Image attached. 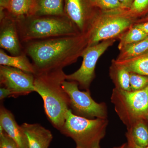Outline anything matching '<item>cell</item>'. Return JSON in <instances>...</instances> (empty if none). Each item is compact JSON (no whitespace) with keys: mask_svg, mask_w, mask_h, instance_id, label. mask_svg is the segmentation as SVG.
I'll list each match as a JSON object with an SVG mask.
<instances>
[{"mask_svg":"<svg viewBox=\"0 0 148 148\" xmlns=\"http://www.w3.org/2000/svg\"><path fill=\"white\" fill-rule=\"evenodd\" d=\"M36 73L49 71L75 63L88 47L87 34L36 40L22 43Z\"/></svg>","mask_w":148,"mask_h":148,"instance_id":"6da1fadb","label":"cell"},{"mask_svg":"<svg viewBox=\"0 0 148 148\" xmlns=\"http://www.w3.org/2000/svg\"><path fill=\"white\" fill-rule=\"evenodd\" d=\"M66 76L63 69L34 74L35 92L42 98L48 118L59 131L70 109L69 95L62 87Z\"/></svg>","mask_w":148,"mask_h":148,"instance_id":"7a4b0ae2","label":"cell"},{"mask_svg":"<svg viewBox=\"0 0 148 148\" xmlns=\"http://www.w3.org/2000/svg\"><path fill=\"white\" fill-rule=\"evenodd\" d=\"M16 21L22 43L80 34L66 15H30Z\"/></svg>","mask_w":148,"mask_h":148,"instance_id":"3957f363","label":"cell"},{"mask_svg":"<svg viewBox=\"0 0 148 148\" xmlns=\"http://www.w3.org/2000/svg\"><path fill=\"white\" fill-rule=\"evenodd\" d=\"M107 119H89L75 114L69 109L60 132L72 138L78 148H100L106 135Z\"/></svg>","mask_w":148,"mask_h":148,"instance_id":"277c9868","label":"cell"},{"mask_svg":"<svg viewBox=\"0 0 148 148\" xmlns=\"http://www.w3.org/2000/svg\"><path fill=\"white\" fill-rule=\"evenodd\" d=\"M111 101L116 112L127 129L136 122L147 120L148 86L137 91H126L114 88Z\"/></svg>","mask_w":148,"mask_h":148,"instance_id":"5b68a950","label":"cell"},{"mask_svg":"<svg viewBox=\"0 0 148 148\" xmlns=\"http://www.w3.org/2000/svg\"><path fill=\"white\" fill-rule=\"evenodd\" d=\"M134 18L125 10H100L87 32L88 47L112 39L130 28Z\"/></svg>","mask_w":148,"mask_h":148,"instance_id":"8992f818","label":"cell"},{"mask_svg":"<svg viewBox=\"0 0 148 148\" xmlns=\"http://www.w3.org/2000/svg\"><path fill=\"white\" fill-rule=\"evenodd\" d=\"M76 82L65 80L62 87L69 95L70 108L75 114L89 119H107L108 110L105 103L95 102L89 90L81 91Z\"/></svg>","mask_w":148,"mask_h":148,"instance_id":"52a82bcc","label":"cell"},{"mask_svg":"<svg viewBox=\"0 0 148 148\" xmlns=\"http://www.w3.org/2000/svg\"><path fill=\"white\" fill-rule=\"evenodd\" d=\"M114 42L113 39L106 40L87 47L82 54L83 61L81 66L73 73L66 75V80L76 82L80 87L88 90L95 76V66L98 59Z\"/></svg>","mask_w":148,"mask_h":148,"instance_id":"ba28073f","label":"cell"},{"mask_svg":"<svg viewBox=\"0 0 148 148\" xmlns=\"http://www.w3.org/2000/svg\"><path fill=\"white\" fill-rule=\"evenodd\" d=\"M64 13L78 32L86 34L100 10L91 0H64Z\"/></svg>","mask_w":148,"mask_h":148,"instance_id":"9c48e42d","label":"cell"},{"mask_svg":"<svg viewBox=\"0 0 148 148\" xmlns=\"http://www.w3.org/2000/svg\"><path fill=\"white\" fill-rule=\"evenodd\" d=\"M34 75L13 67L0 66V82L9 89L12 96L25 95L35 92Z\"/></svg>","mask_w":148,"mask_h":148,"instance_id":"30bf717a","label":"cell"},{"mask_svg":"<svg viewBox=\"0 0 148 148\" xmlns=\"http://www.w3.org/2000/svg\"><path fill=\"white\" fill-rule=\"evenodd\" d=\"M0 14V47L11 56L21 55L24 52L16 20L5 14Z\"/></svg>","mask_w":148,"mask_h":148,"instance_id":"8fae6325","label":"cell"},{"mask_svg":"<svg viewBox=\"0 0 148 148\" xmlns=\"http://www.w3.org/2000/svg\"><path fill=\"white\" fill-rule=\"evenodd\" d=\"M28 148H48L53 136L50 130L38 123H24L21 125Z\"/></svg>","mask_w":148,"mask_h":148,"instance_id":"7c38bea8","label":"cell"},{"mask_svg":"<svg viewBox=\"0 0 148 148\" xmlns=\"http://www.w3.org/2000/svg\"><path fill=\"white\" fill-rule=\"evenodd\" d=\"M0 126L16 143L18 148H28L21 125L17 124L12 113L2 106L0 108Z\"/></svg>","mask_w":148,"mask_h":148,"instance_id":"4fadbf2b","label":"cell"},{"mask_svg":"<svg viewBox=\"0 0 148 148\" xmlns=\"http://www.w3.org/2000/svg\"><path fill=\"white\" fill-rule=\"evenodd\" d=\"M33 0H0V14L18 20L32 15Z\"/></svg>","mask_w":148,"mask_h":148,"instance_id":"5bb4252c","label":"cell"},{"mask_svg":"<svg viewBox=\"0 0 148 148\" xmlns=\"http://www.w3.org/2000/svg\"><path fill=\"white\" fill-rule=\"evenodd\" d=\"M32 15L64 16V0H33Z\"/></svg>","mask_w":148,"mask_h":148,"instance_id":"9a60e30c","label":"cell"},{"mask_svg":"<svg viewBox=\"0 0 148 148\" xmlns=\"http://www.w3.org/2000/svg\"><path fill=\"white\" fill-rule=\"evenodd\" d=\"M0 65L20 69L27 73L35 74L36 71L28 56L25 53L18 56H10L3 49H0Z\"/></svg>","mask_w":148,"mask_h":148,"instance_id":"2e32d148","label":"cell"},{"mask_svg":"<svg viewBox=\"0 0 148 148\" xmlns=\"http://www.w3.org/2000/svg\"><path fill=\"white\" fill-rule=\"evenodd\" d=\"M114 63L125 67L129 72L148 77V52L127 60H115Z\"/></svg>","mask_w":148,"mask_h":148,"instance_id":"e0dca14e","label":"cell"},{"mask_svg":"<svg viewBox=\"0 0 148 148\" xmlns=\"http://www.w3.org/2000/svg\"><path fill=\"white\" fill-rule=\"evenodd\" d=\"M110 75L115 88L126 91L131 90L130 72L125 67L113 62L111 67Z\"/></svg>","mask_w":148,"mask_h":148,"instance_id":"ac0fdd59","label":"cell"},{"mask_svg":"<svg viewBox=\"0 0 148 148\" xmlns=\"http://www.w3.org/2000/svg\"><path fill=\"white\" fill-rule=\"evenodd\" d=\"M145 121L136 122L130 128L127 129L126 133L136 145L142 147L148 146V127Z\"/></svg>","mask_w":148,"mask_h":148,"instance_id":"d6986e66","label":"cell"},{"mask_svg":"<svg viewBox=\"0 0 148 148\" xmlns=\"http://www.w3.org/2000/svg\"><path fill=\"white\" fill-rule=\"evenodd\" d=\"M117 60H127L141 55L148 50V36L145 39L122 48Z\"/></svg>","mask_w":148,"mask_h":148,"instance_id":"ffe728a7","label":"cell"},{"mask_svg":"<svg viewBox=\"0 0 148 148\" xmlns=\"http://www.w3.org/2000/svg\"><path fill=\"white\" fill-rule=\"evenodd\" d=\"M148 36V34L134 26L122 36L119 48L121 49L125 45L139 42L145 39Z\"/></svg>","mask_w":148,"mask_h":148,"instance_id":"44dd1931","label":"cell"},{"mask_svg":"<svg viewBox=\"0 0 148 148\" xmlns=\"http://www.w3.org/2000/svg\"><path fill=\"white\" fill-rule=\"evenodd\" d=\"M91 1L95 8L102 11L123 9L119 0H91Z\"/></svg>","mask_w":148,"mask_h":148,"instance_id":"7402d4cb","label":"cell"},{"mask_svg":"<svg viewBox=\"0 0 148 148\" xmlns=\"http://www.w3.org/2000/svg\"><path fill=\"white\" fill-rule=\"evenodd\" d=\"M125 11L134 18L145 14L148 12V0H135L130 9Z\"/></svg>","mask_w":148,"mask_h":148,"instance_id":"603a6c76","label":"cell"},{"mask_svg":"<svg viewBox=\"0 0 148 148\" xmlns=\"http://www.w3.org/2000/svg\"><path fill=\"white\" fill-rule=\"evenodd\" d=\"M130 87L132 91L142 90L148 86V77L130 72Z\"/></svg>","mask_w":148,"mask_h":148,"instance_id":"cb8c5ba5","label":"cell"},{"mask_svg":"<svg viewBox=\"0 0 148 148\" xmlns=\"http://www.w3.org/2000/svg\"><path fill=\"white\" fill-rule=\"evenodd\" d=\"M0 148H18L16 143L0 126Z\"/></svg>","mask_w":148,"mask_h":148,"instance_id":"d4e9b609","label":"cell"},{"mask_svg":"<svg viewBox=\"0 0 148 148\" xmlns=\"http://www.w3.org/2000/svg\"><path fill=\"white\" fill-rule=\"evenodd\" d=\"M125 136L127 139V143H125V148H148V146L146 147H142L138 145L133 142V140L129 135L125 134Z\"/></svg>","mask_w":148,"mask_h":148,"instance_id":"484cf974","label":"cell"},{"mask_svg":"<svg viewBox=\"0 0 148 148\" xmlns=\"http://www.w3.org/2000/svg\"><path fill=\"white\" fill-rule=\"evenodd\" d=\"M9 96H12V93L9 89L5 87L0 88V100H3Z\"/></svg>","mask_w":148,"mask_h":148,"instance_id":"4316f807","label":"cell"},{"mask_svg":"<svg viewBox=\"0 0 148 148\" xmlns=\"http://www.w3.org/2000/svg\"><path fill=\"white\" fill-rule=\"evenodd\" d=\"M123 10H128L132 6L135 0H119Z\"/></svg>","mask_w":148,"mask_h":148,"instance_id":"83f0119b","label":"cell"},{"mask_svg":"<svg viewBox=\"0 0 148 148\" xmlns=\"http://www.w3.org/2000/svg\"><path fill=\"white\" fill-rule=\"evenodd\" d=\"M134 26L143 30V32L148 34V21L145 23L136 24Z\"/></svg>","mask_w":148,"mask_h":148,"instance_id":"f1b7e54d","label":"cell"},{"mask_svg":"<svg viewBox=\"0 0 148 148\" xmlns=\"http://www.w3.org/2000/svg\"><path fill=\"white\" fill-rule=\"evenodd\" d=\"M125 143H124V144H123L122 145H121V146H119V147H114V148H125Z\"/></svg>","mask_w":148,"mask_h":148,"instance_id":"f546056e","label":"cell"},{"mask_svg":"<svg viewBox=\"0 0 148 148\" xmlns=\"http://www.w3.org/2000/svg\"><path fill=\"white\" fill-rule=\"evenodd\" d=\"M143 21H148V16L147 17H146L145 18H144V19H143Z\"/></svg>","mask_w":148,"mask_h":148,"instance_id":"4dcf8cb0","label":"cell"},{"mask_svg":"<svg viewBox=\"0 0 148 148\" xmlns=\"http://www.w3.org/2000/svg\"><path fill=\"white\" fill-rule=\"evenodd\" d=\"M147 120L148 121V116L147 117Z\"/></svg>","mask_w":148,"mask_h":148,"instance_id":"1f68e13d","label":"cell"},{"mask_svg":"<svg viewBox=\"0 0 148 148\" xmlns=\"http://www.w3.org/2000/svg\"><path fill=\"white\" fill-rule=\"evenodd\" d=\"M76 148H77V147H76Z\"/></svg>","mask_w":148,"mask_h":148,"instance_id":"d6a6232c","label":"cell"}]
</instances>
